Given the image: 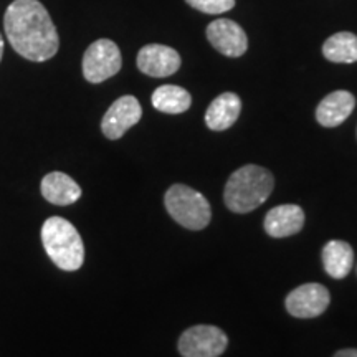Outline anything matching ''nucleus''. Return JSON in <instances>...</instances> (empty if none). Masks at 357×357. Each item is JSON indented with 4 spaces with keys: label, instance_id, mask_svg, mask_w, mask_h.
Masks as SVG:
<instances>
[{
    "label": "nucleus",
    "instance_id": "39448f33",
    "mask_svg": "<svg viewBox=\"0 0 357 357\" xmlns=\"http://www.w3.org/2000/svg\"><path fill=\"white\" fill-rule=\"evenodd\" d=\"M119 47L113 40L101 38L88 47L83 56V77L89 83H102L121 70Z\"/></svg>",
    "mask_w": 357,
    "mask_h": 357
},
{
    "label": "nucleus",
    "instance_id": "dca6fc26",
    "mask_svg": "<svg viewBox=\"0 0 357 357\" xmlns=\"http://www.w3.org/2000/svg\"><path fill=\"white\" fill-rule=\"evenodd\" d=\"M190 105V93L176 84H164L153 93V106L160 113L181 114L189 109Z\"/></svg>",
    "mask_w": 357,
    "mask_h": 357
},
{
    "label": "nucleus",
    "instance_id": "9d476101",
    "mask_svg": "<svg viewBox=\"0 0 357 357\" xmlns=\"http://www.w3.org/2000/svg\"><path fill=\"white\" fill-rule=\"evenodd\" d=\"M137 68L147 77L166 78L181 68V56L171 47L151 43L137 53Z\"/></svg>",
    "mask_w": 357,
    "mask_h": 357
},
{
    "label": "nucleus",
    "instance_id": "0eeeda50",
    "mask_svg": "<svg viewBox=\"0 0 357 357\" xmlns=\"http://www.w3.org/2000/svg\"><path fill=\"white\" fill-rule=\"evenodd\" d=\"M331 294L319 283H306L293 289L287 296V310L294 318L310 319L328 310Z\"/></svg>",
    "mask_w": 357,
    "mask_h": 357
},
{
    "label": "nucleus",
    "instance_id": "423d86ee",
    "mask_svg": "<svg viewBox=\"0 0 357 357\" xmlns=\"http://www.w3.org/2000/svg\"><path fill=\"white\" fill-rule=\"evenodd\" d=\"M227 346L229 337L217 326H194L178 339V352L184 357H218Z\"/></svg>",
    "mask_w": 357,
    "mask_h": 357
},
{
    "label": "nucleus",
    "instance_id": "2eb2a0df",
    "mask_svg": "<svg viewBox=\"0 0 357 357\" xmlns=\"http://www.w3.org/2000/svg\"><path fill=\"white\" fill-rule=\"evenodd\" d=\"M354 263V252L351 245L342 240H331L323 248V265L331 278L342 280L349 275Z\"/></svg>",
    "mask_w": 357,
    "mask_h": 357
},
{
    "label": "nucleus",
    "instance_id": "f03ea898",
    "mask_svg": "<svg viewBox=\"0 0 357 357\" xmlns=\"http://www.w3.org/2000/svg\"><path fill=\"white\" fill-rule=\"evenodd\" d=\"M273 176L265 167L248 164L231 174L223 192L225 205L235 213H248L260 207L273 190Z\"/></svg>",
    "mask_w": 357,
    "mask_h": 357
},
{
    "label": "nucleus",
    "instance_id": "a211bd4d",
    "mask_svg": "<svg viewBox=\"0 0 357 357\" xmlns=\"http://www.w3.org/2000/svg\"><path fill=\"white\" fill-rule=\"evenodd\" d=\"M195 10L215 15V13H225L235 7V0H185Z\"/></svg>",
    "mask_w": 357,
    "mask_h": 357
},
{
    "label": "nucleus",
    "instance_id": "f8f14e48",
    "mask_svg": "<svg viewBox=\"0 0 357 357\" xmlns=\"http://www.w3.org/2000/svg\"><path fill=\"white\" fill-rule=\"evenodd\" d=\"M356 106V98L352 93L339 89V91L329 93L316 109V119L321 126L336 128L349 118Z\"/></svg>",
    "mask_w": 357,
    "mask_h": 357
},
{
    "label": "nucleus",
    "instance_id": "20e7f679",
    "mask_svg": "<svg viewBox=\"0 0 357 357\" xmlns=\"http://www.w3.org/2000/svg\"><path fill=\"white\" fill-rule=\"evenodd\" d=\"M166 208L174 220L189 230H202L211 223L208 200L189 185L176 184L166 192Z\"/></svg>",
    "mask_w": 357,
    "mask_h": 357
},
{
    "label": "nucleus",
    "instance_id": "6e6552de",
    "mask_svg": "<svg viewBox=\"0 0 357 357\" xmlns=\"http://www.w3.org/2000/svg\"><path fill=\"white\" fill-rule=\"evenodd\" d=\"M141 116L142 108L139 101L131 95L121 96L109 106V109L102 116L101 131L108 139H119L128 129L139 123Z\"/></svg>",
    "mask_w": 357,
    "mask_h": 357
},
{
    "label": "nucleus",
    "instance_id": "7ed1b4c3",
    "mask_svg": "<svg viewBox=\"0 0 357 357\" xmlns=\"http://www.w3.org/2000/svg\"><path fill=\"white\" fill-rule=\"evenodd\" d=\"M42 242L50 260L65 271H77L84 261L83 240L78 230L61 217L45 220L42 227Z\"/></svg>",
    "mask_w": 357,
    "mask_h": 357
},
{
    "label": "nucleus",
    "instance_id": "4468645a",
    "mask_svg": "<svg viewBox=\"0 0 357 357\" xmlns=\"http://www.w3.org/2000/svg\"><path fill=\"white\" fill-rule=\"evenodd\" d=\"M42 195L53 205H71L82 197V187L63 172H50L42 181Z\"/></svg>",
    "mask_w": 357,
    "mask_h": 357
},
{
    "label": "nucleus",
    "instance_id": "1a4fd4ad",
    "mask_svg": "<svg viewBox=\"0 0 357 357\" xmlns=\"http://www.w3.org/2000/svg\"><path fill=\"white\" fill-rule=\"evenodd\" d=\"M207 38L218 53L230 58L242 56L248 48L247 33L243 32L242 26L230 19L213 20L207 26Z\"/></svg>",
    "mask_w": 357,
    "mask_h": 357
},
{
    "label": "nucleus",
    "instance_id": "6ab92c4d",
    "mask_svg": "<svg viewBox=\"0 0 357 357\" xmlns=\"http://www.w3.org/2000/svg\"><path fill=\"white\" fill-rule=\"evenodd\" d=\"M334 357H357V349H342L336 352Z\"/></svg>",
    "mask_w": 357,
    "mask_h": 357
},
{
    "label": "nucleus",
    "instance_id": "9b49d317",
    "mask_svg": "<svg viewBox=\"0 0 357 357\" xmlns=\"http://www.w3.org/2000/svg\"><path fill=\"white\" fill-rule=\"evenodd\" d=\"M305 225V212L300 205L287 204L271 208L265 217V230L273 238H284L298 234Z\"/></svg>",
    "mask_w": 357,
    "mask_h": 357
},
{
    "label": "nucleus",
    "instance_id": "f257e3e1",
    "mask_svg": "<svg viewBox=\"0 0 357 357\" xmlns=\"http://www.w3.org/2000/svg\"><path fill=\"white\" fill-rule=\"evenodd\" d=\"M8 43L30 61H47L60 48L56 26L40 0H13L3 15Z\"/></svg>",
    "mask_w": 357,
    "mask_h": 357
},
{
    "label": "nucleus",
    "instance_id": "f3484780",
    "mask_svg": "<svg viewBox=\"0 0 357 357\" xmlns=\"http://www.w3.org/2000/svg\"><path fill=\"white\" fill-rule=\"evenodd\" d=\"M323 55L333 63H356L357 35L351 32L334 33L324 42Z\"/></svg>",
    "mask_w": 357,
    "mask_h": 357
},
{
    "label": "nucleus",
    "instance_id": "aec40b11",
    "mask_svg": "<svg viewBox=\"0 0 357 357\" xmlns=\"http://www.w3.org/2000/svg\"><path fill=\"white\" fill-rule=\"evenodd\" d=\"M2 56H3V38L0 37V61H2Z\"/></svg>",
    "mask_w": 357,
    "mask_h": 357
},
{
    "label": "nucleus",
    "instance_id": "ddd939ff",
    "mask_svg": "<svg viewBox=\"0 0 357 357\" xmlns=\"http://www.w3.org/2000/svg\"><path fill=\"white\" fill-rule=\"evenodd\" d=\"M242 111V100L235 93H222L211 102L205 113V124L212 131H225L238 119Z\"/></svg>",
    "mask_w": 357,
    "mask_h": 357
}]
</instances>
